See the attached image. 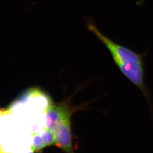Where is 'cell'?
<instances>
[{
    "mask_svg": "<svg viewBox=\"0 0 153 153\" xmlns=\"http://www.w3.org/2000/svg\"><path fill=\"white\" fill-rule=\"evenodd\" d=\"M88 30L104 44L121 73L142 93L153 112V103L150 91L145 82L143 58L145 53L139 54L124 46L117 44L102 33L91 22L87 24Z\"/></svg>",
    "mask_w": 153,
    "mask_h": 153,
    "instance_id": "6da1fadb",
    "label": "cell"
},
{
    "mask_svg": "<svg viewBox=\"0 0 153 153\" xmlns=\"http://www.w3.org/2000/svg\"><path fill=\"white\" fill-rule=\"evenodd\" d=\"M34 153V152H33V150H31H31H30V152H28V153Z\"/></svg>",
    "mask_w": 153,
    "mask_h": 153,
    "instance_id": "277c9868",
    "label": "cell"
},
{
    "mask_svg": "<svg viewBox=\"0 0 153 153\" xmlns=\"http://www.w3.org/2000/svg\"><path fill=\"white\" fill-rule=\"evenodd\" d=\"M83 107H74L69 98L55 103L52 99L45 108V128L53 137L54 146L64 153H75L71 116Z\"/></svg>",
    "mask_w": 153,
    "mask_h": 153,
    "instance_id": "7a4b0ae2",
    "label": "cell"
},
{
    "mask_svg": "<svg viewBox=\"0 0 153 153\" xmlns=\"http://www.w3.org/2000/svg\"><path fill=\"white\" fill-rule=\"evenodd\" d=\"M5 111V110L2 109V108H0V116L1 115H2V114L4 113Z\"/></svg>",
    "mask_w": 153,
    "mask_h": 153,
    "instance_id": "3957f363",
    "label": "cell"
}]
</instances>
